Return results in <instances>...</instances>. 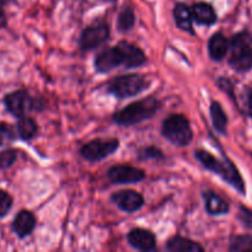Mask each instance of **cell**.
Here are the masks:
<instances>
[{
  "label": "cell",
  "mask_w": 252,
  "mask_h": 252,
  "mask_svg": "<svg viewBox=\"0 0 252 252\" xmlns=\"http://www.w3.org/2000/svg\"><path fill=\"white\" fill-rule=\"evenodd\" d=\"M196 158L203 164V166L207 170L221 176L234 189H238L241 194H245V184H244L243 177L240 176L238 169L233 162L229 161L228 159L220 161L206 150H197Z\"/></svg>",
  "instance_id": "6da1fadb"
},
{
  "label": "cell",
  "mask_w": 252,
  "mask_h": 252,
  "mask_svg": "<svg viewBox=\"0 0 252 252\" xmlns=\"http://www.w3.org/2000/svg\"><path fill=\"white\" fill-rule=\"evenodd\" d=\"M160 108V102L155 97H147L130 103L127 107L113 115V121L120 126H133L153 117Z\"/></svg>",
  "instance_id": "7a4b0ae2"
},
{
  "label": "cell",
  "mask_w": 252,
  "mask_h": 252,
  "mask_svg": "<svg viewBox=\"0 0 252 252\" xmlns=\"http://www.w3.org/2000/svg\"><path fill=\"white\" fill-rule=\"evenodd\" d=\"M229 64L236 71H248L252 68V34L240 32L230 42Z\"/></svg>",
  "instance_id": "3957f363"
},
{
  "label": "cell",
  "mask_w": 252,
  "mask_h": 252,
  "mask_svg": "<svg viewBox=\"0 0 252 252\" xmlns=\"http://www.w3.org/2000/svg\"><path fill=\"white\" fill-rule=\"evenodd\" d=\"M161 130L165 138L179 147H186L193 138L189 120L182 115L169 116L162 123Z\"/></svg>",
  "instance_id": "277c9868"
},
{
  "label": "cell",
  "mask_w": 252,
  "mask_h": 252,
  "mask_svg": "<svg viewBox=\"0 0 252 252\" xmlns=\"http://www.w3.org/2000/svg\"><path fill=\"white\" fill-rule=\"evenodd\" d=\"M148 80L140 74H127L112 79L108 83L107 90L116 97L126 98L140 94L148 88Z\"/></svg>",
  "instance_id": "5b68a950"
},
{
  "label": "cell",
  "mask_w": 252,
  "mask_h": 252,
  "mask_svg": "<svg viewBox=\"0 0 252 252\" xmlns=\"http://www.w3.org/2000/svg\"><path fill=\"white\" fill-rule=\"evenodd\" d=\"M120 147L118 139H95L80 149V154L89 161H100L115 153Z\"/></svg>",
  "instance_id": "8992f818"
},
{
  "label": "cell",
  "mask_w": 252,
  "mask_h": 252,
  "mask_svg": "<svg viewBox=\"0 0 252 252\" xmlns=\"http://www.w3.org/2000/svg\"><path fill=\"white\" fill-rule=\"evenodd\" d=\"M110 37V26L107 24L93 25L90 27H86L83 31L80 37V47L84 51H90L105 43Z\"/></svg>",
  "instance_id": "52a82bcc"
},
{
  "label": "cell",
  "mask_w": 252,
  "mask_h": 252,
  "mask_svg": "<svg viewBox=\"0 0 252 252\" xmlns=\"http://www.w3.org/2000/svg\"><path fill=\"white\" fill-rule=\"evenodd\" d=\"M4 103L6 110L15 117H25L29 111L33 107V101L27 91L17 90L14 93H10L5 96Z\"/></svg>",
  "instance_id": "ba28073f"
},
{
  "label": "cell",
  "mask_w": 252,
  "mask_h": 252,
  "mask_svg": "<svg viewBox=\"0 0 252 252\" xmlns=\"http://www.w3.org/2000/svg\"><path fill=\"white\" fill-rule=\"evenodd\" d=\"M107 176L113 184H135L144 179L145 172L130 165H116L108 170Z\"/></svg>",
  "instance_id": "9c48e42d"
},
{
  "label": "cell",
  "mask_w": 252,
  "mask_h": 252,
  "mask_svg": "<svg viewBox=\"0 0 252 252\" xmlns=\"http://www.w3.org/2000/svg\"><path fill=\"white\" fill-rule=\"evenodd\" d=\"M112 201L115 202L116 206L123 212L127 213H133V212L139 211L144 204V198L138 192L132 191V189H126V191L115 192L112 194Z\"/></svg>",
  "instance_id": "30bf717a"
},
{
  "label": "cell",
  "mask_w": 252,
  "mask_h": 252,
  "mask_svg": "<svg viewBox=\"0 0 252 252\" xmlns=\"http://www.w3.org/2000/svg\"><path fill=\"white\" fill-rule=\"evenodd\" d=\"M123 64L122 54L118 47L103 49L95 59V68L98 73H107Z\"/></svg>",
  "instance_id": "8fae6325"
},
{
  "label": "cell",
  "mask_w": 252,
  "mask_h": 252,
  "mask_svg": "<svg viewBox=\"0 0 252 252\" xmlns=\"http://www.w3.org/2000/svg\"><path fill=\"white\" fill-rule=\"evenodd\" d=\"M128 243L133 246L134 249L140 251H150L154 250L157 241H155V236L152 231L145 230V229L137 228L133 229L128 234Z\"/></svg>",
  "instance_id": "7c38bea8"
},
{
  "label": "cell",
  "mask_w": 252,
  "mask_h": 252,
  "mask_svg": "<svg viewBox=\"0 0 252 252\" xmlns=\"http://www.w3.org/2000/svg\"><path fill=\"white\" fill-rule=\"evenodd\" d=\"M117 47L122 54L123 65L127 68H137L147 61L142 49L138 48L134 44L128 43V42H120Z\"/></svg>",
  "instance_id": "4fadbf2b"
},
{
  "label": "cell",
  "mask_w": 252,
  "mask_h": 252,
  "mask_svg": "<svg viewBox=\"0 0 252 252\" xmlns=\"http://www.w3.org/2000/svg\"><path fill=\"white\" fill-rule=\"evenodd\" d=\"M36 226V218L29 211H21L12 221V229L19 238L24 239L33 231Z\"/></svg>",
  "instance_id": "5bb4252c"
},
{
  "label": "cell",
  "mask_w": 252,
  "mask_h": 252,
  "mask_svg": "<svg viewBox=\"0 0 252 252\" xmlns=\"http://www.w3.org/2000/svg\"><path fill=\"white\" fill-rule=\"evenodd\" d=\"M229 47H230V43L220 32L214 33L208 42L209 54H211L212 59H214V61H221L228 53Z\"/></svg>",
  "instance_id": "9a60e30c"
},
{
  "label": "cell",
  "mask_w": 252,
  "mask_h": 252,
  "mask_svg": "<svg viewBox=\"0 0 252 252\" xmlns=\"http://www.w3.org/2000/svg\"><path fill=\"white\" fill-rule=\"evenodd\" d=\"M192 14H193V19L196 20L197 24L211 26L217 22L216 11L207 2H197L192 9Z\"/></svg>",
  "instance_id": "2e32d148"
},
{
  "label": "cell",
  "mask_w": 252,
  "mask_h": 252,
  "mask_svg": "<svg viewBox=\"0 0 252 252\" xmlns=\"http://www.w3.org/2000/svg\"><path fill=\"white\" fill-rule=\"evenodd\" d=\"M174 17L175 22H176L179 29L193 33V29H192L193 14H192V10L189 9L186 4H181V2H180V4H177L176 6H175Z\"/></svg>",
  "instance_id": "e0dca14e"
},
{
  "label": "cell",
  "mask_w": 252,
  "mask_h": 252,
  "mask_svg": "<svg viewBox=\"0 0 252 252\" xmlns=\"http://www.w3.org/2000/svg\"><path fill=\"white\" fill-rule=\"evenodd\" d=\"M204 201H206V209L212 216H220V214L228 213L229 203L225 199L221 198L214 192H206L203 194Z\"/></svg>",
  "instance_id": "ac0fdd59"
},
{
  "label": "cell",
  "mask_w": 252,
  "mask_h": 252,
  "mask_svg": "<svg viewBox=\"0 0 252 252\" xmlns=\"http://www.w3.org/2000/svg\"><path fill=\"white\" fill-rule=\"evenodd\" d=\"M166 249L172 252H202L204 248L199 245L198 243L189 240V239L181 238V236H175L167 243Z\"/></svg>",
  "instance_id": "d6986e66"
},
{
  "label": "cell",
  "mask_w": 252,
  "mask_h": 252,
  "mask_svg": "<svg viewBox=\"0 0 252 252\" xmlns=\"http://www.w3.org/2000/svg\"><path fill=\"white\" fill-rule=\"evenodd\" d=\"M211 118L213 122L214 129L220 134H225L228 127V117L221 108L219 102H212L211 105Z\"/></svg>",
  "instance_id": "ffe728a7"
},
{
  "label": "cell",
  "mask_w": 252,
  "mask_h": 252,
  "mask_svg": "<svg viewBox=\"0 0 252 252\" xmlns=\"http://www.w3.org/2000/svg\"><path fill=\"white\" fill-rule=\"evenodd\" d=\"M17 134L24 140H30L36 135L37 133V125L32 118L30 117H21V120L17 122Z\"/></svg>",
  "instance_id": "44dd1931"
},
{
  "label": "cell",
  "mask_w": 252,
  "mask_h": 252,
  "mask_svg": "<svg viewBox=\"0 0 252 252\" xmlns=\"http://www.w3.org/2000/svg\"><path fill=\"white\" fill-rule=\"evenodd\" d=\"M135 22V16L134 12L130 7H125L122 11L120 12L118 15V20H117V26L118 30L122 32L129 31L133 26H134Z\"/></svg>",
  "instance_id": "7402d4cb"
},
{
  "label": "cell",
  "mask_w": 252,
  "mask_h": 252,
  "mask_svg": "<svg viewBox=\"0 0 252 252\" xmlns=\"http://www.w3.org/2000/svg\"><path fill=\"white\" fill-rule=\"evenodd\" d=\"M230 251L252 252V236L240 235L233 238L230 243Z\"/></svg>",
  "instance_id": "603a6c76"
},
{
  "label": "cell",
  "mask_w": 252,
  "mask_h": 252,
  "mask_svg": "<svg viewBox=\"0 0 252 252\" xmlns=\"http://www.w3.org/2000/svg\"><path fill=\"white\" fill-rule=\"evenodd\" d=\"M17 159V152L14 149H7L0 153V169H9L14 165Z\"/></svg>",
  "instance_id": "cb8c5ba5"
},
{
  "label": "cell",
  "mask_w": 252,
  "mask_h": 252,
  "mask_svg": "<svg viewBox=\"0 0 252 252\" xmlns=\"http://www.w3.org/2000/svg\"><path fill=\"white\" fill-rule=\"evenodd\" d=\"M15 139V132L7 123H0V147L11 143Z\"/></svg>",
  "instance_id": "d4e9b609"
},
{
  "label": "cell",
  "mask_w": 252,
  "mask_h": 252,
  "mask_svg": "<svg viewBox=\"0 0 252 252\" xmlns=\"http://www.w3.org/2000/svg\"><path fill=\"white\" fill-rule=\"evenodd\" d=\"M12 207V197L4 189H0V218L7 216Z\"/></svg>",
  "instance_id": "484cf974"
},
{
  "label": "cell",
  "mask_w": 252,
  "mask_h": 252,
  "mask_svg": "<svg viewBox=\"0 0 252 252\" xmlns=\"http://www.w3.org/2000/svg\"><path fill=\"white\" fill-rule=\"evenodd\" d=\"M139 155L142 159H159V158H162V153L154 147L144 148L139 153Z\"/></svg>",
  "instance_id": "4316f807"
},
{
  "label": "cell",
  "mask_w": 252,
  "mask_h": 252,
  "mask_svg": "<svg viewBox=\"0 0 252 252\" xmlns=\"http://www.w3.org/2000/svg\"><path fill=\"white\" fill-rule=\"evenodd\" d=\"M239 218L243 221L244 225L246 228L252 229V211L246 208V207H240V212H239Z\"/></svg>",
  "instance_id": "83f0119b"
},
{
  "label": "cell",
  "mask_w": 252,
  "mask_h": 252,
  "mask_svg": "<svg viewBox=\"0 0 252 252\" xmlns=\"http://www.w3.org/2000/svg\"><path fill=\"white\" fill-rule=\"evenodd\" d=\"M4 0H0V27H4L6 25V17L4 12Z\"/></svg>",
  "instance_id": "f1b7e54d"
},
{
  "label": "cell",
  "mask_w": 252,
  "mask_h": 252,
  "mask_svg": "<svg viewBox=\"0 0 252 252\" xmlns=\"http://www.w3.org/2000/svg\"><path fill=\"white\" fill-rule=\"evenodd\" d=\"M246 108H248L249 115L252 117V89H249L248 97H246Z\"/></svg>",
  "instance_id": "f546056e"
},
{
  "label": "cell",
  "mask_w": 252,
  "mask_h": 252,
  "mask_svg": "<svg viewBox=\"0 0 252 252\" xmlns=\"http://www.w3.org/2000/svg\"><path fill=\"white\" fill-rule=\"evenodd\" d=\"M110 1H112V0H110Z\"/></svg>",
  "instance_id": "4dcf8cb0"
}]
</instances>
